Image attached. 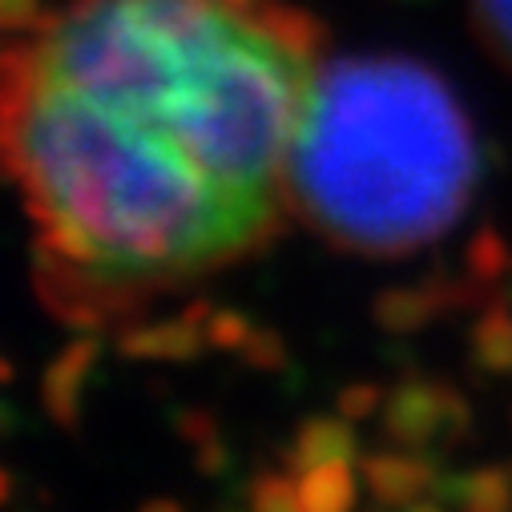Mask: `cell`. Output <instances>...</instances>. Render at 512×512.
I'll return each instance as SVG.
<instances>
[{
    "mask_svg": "<svg viewBox=\"0 0 512 512\" xmlns=\"http://www.w3.org/2000/svg\"><path fill=\"white\" fill-rule=\"evenodd\" d=\"M311 81L246 0H73L9 61V166L65 267L182 283L275 230Z\"/></svg>",
    "mask_w": 512,
    "mask_h": 512,
    "instance_id": "obj_1",
    "label": "cell"
},
{
    "mask_svg": "<svg viewBox=\"0 0 512 512\" xmlns=\"http://www.w3.org/2000/svg\"><path fill=\"white\" fill-rule=\"evenodd\" d=\"M476 178L452 93L408 61L315 69L291 146L287 202L331 242L404 254L444 234Z\"/></svg>",
    "mask_w": 512,
    "mask_h": 512,
    "instance_id": "obj_2",
    "label": "cell"
},
{
    "mask_svg": "<svg viewBox=\"0 0 512 512\" xmlns=\"http://www.w3.org/2000/svg\"><path fill=\"white\" fill-rule=\"evenodd\" d=\"M488 45L512 65V0H472Z\"/></svg>",
    "mask_w": 512,
    "mask_h": 512,
    "instance_id": "obj_3",
    "label": "cell"
}]
</instances>
